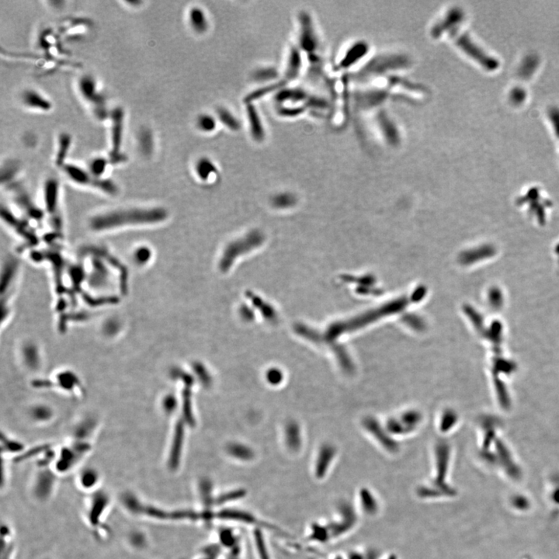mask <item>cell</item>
Masks as SVG:
<instances>
[{"label": "cell", "instance_id": "obj_1", "mask_svg": "<svg viewBox=\"0 0 559 559\" xmlns=\"http://www.w3.org/2000/svg\"><path fill=\"white\" fill-rule=\"evenodd\" d=\"M165 213L161 210L132 211L131 212L112 214L96 219L92 225L96 229L113 228L124 223H150L162 220Z\"/></svg>", "mask_w": 559, "mask_h": 559}, {"label": "cell", "instance_id": "obj_2", "mask_svg": "<svg viewBox=\"0 0 559 559\" xmlns=\"http://www.w3.org/2000/svg\"><path fill=\"white\" fill-rule=\"evenodd\" d=\"M264 241V236L260 232H254L247 236L245 239H242L238 241L234 242L231 245L227 247L225 252L223 254V259L221 260V268L223 271L229 269V267L233 264L235 259L238 258L242 253L253 249V248L259 246Z\"/></svg>", "mask_w": 559, "mask_h": 559}, {"label": "cell", "instance_id": "obj_3", "mask_svg": "<svg viewBox=\"0 0 559 559\" xmlns=\"http://www.w3.org/2000/svg\"><path fill=\"white\" fill-rule=\"evenodd\" d=\"M455 38L457 43L465 50L468 54L473 57L474 59L479 62L480 64L486 67L487 69L494 70L498 68L499 62L490 55H487L484 51H482L478 46L475 45L469 37L464 34L455 33Z\"/></svg>", "mask_w": 559, "mask_h": 559}, {"label": "cell", "instance_id": "obj_4", "mask_svg": "<svg viewBox=\"0 0 559 559\" xmlns=\"http://www.w3.org/2000/svg\"><path fill=\"white\" fill-rule=\"evenodd\" d=\"M124 113L120 108L114 110L112 117V144L113 157H117L120 153L123 134Z\"/></svg>", "mask_w": 559, "mask_h": 559}, {"label": "cell", "instance_id": "obj_5", "mask_svg": "<svg viewBox=\"0 0 559 559\" xmlns=\"http://www.w3.org/2000/svg\"><path fill=\"white\" fill-rule=\"evenodd\" d=\"M301 38H300V45L303 48L304 51H314L315 47H318V39L315 37L314 30H313L312 23L309 17L304 15L301 17Z\"/></svg>", "mask_w": 559, "mask_h": 559}, {"label": "cell", "instance_id": "obj_6", "mask_svg": "<svg viewBox=\"0 0 559 559\" xmlns=\"http://www.w3.org/2000/svg\"><path fill=\"white\" fill-rule=\"evenodd\" d=\"M23 104L27 108L42 112H48L51 109V104L43 95L33 89L25 91L22 96Z\"/></svg>", "mask_w": 559, "mask_h": 559}, {"label": "cell", "instance_id": "obj_7", "mask_svg": "<svg viewBox=\"0 0 559 559\" xmlns=\"http://www.w3.org/2000/svg\"><path fill=\"white\" fill-rule=\"evenodd\" d=\"M247 116L252 137L256 141H262L265 136V132L260 115L253 106L247 107Z\"/></svg>", "mask_w": 559, "mask_h": 559}, {"label": "cell", "instance_id": "obj_8", "mask_svg": "<svg viewBox=\"0 0 559 559\" xmlns=\"http://www.w3.org/2000/svg\"><path fill=\"white\" fill-rule=\"evenodd\" d=\"M189 21L193 30L198 34H203L208 28L205 13L201 8L194 7L190 10Z\"/></svg>", "mask_w": 559, "mask_h": 559}, {"label": "cell", "instance_id": "obj_9", "mask_svg": "<svg viewBox=\"0 0 559 559\" xmlns=\"http://www.w3.org/2000/svg\"><path fill=\"white\" fill-rule=\"evenodd\" d=\"M301 55L299 50L297 48H292L289 54L288 65H287L286 75L287 79H295L299 74L301 69Z\"/></svg>", "mask_w": 559, "mask_h": 559}, {"label": "cell", "instance_id": "obj_10", "mask_svg": "<svg viewBox=\"0 0 559 559\" xmlns=\"http://www.w3.org/2000/svg\"><path fill=\"white\" fill-rule=\"evenodd\" d=\"M79 90L84 98L92 102H99L98 93L96 92V85L94 79L91 76H84L79 80Z\"/></svg>", "mask_w": 559, "mask_h": 559}, {"label": "cell", "instance_id": "obj_11", "mask_svg": "<svg viewBox=\"0 0 559 559\" xmlns=\"http://www.w3.org/2000/svg\"><path fill=\"white\" fill-rule=\"evenodd\" d=\"M219 120L225 125L227 128L232 130H238L240 128V124L236 117L232 114L228 110L221 108L219 111Z\"/></svg>", "mask_w": 559, "mask_h": 559}, {"label": "cell", "instance_id": "obj_12", "mask_svg": "<svg viewBox=\"0 0 559 559\" xmlns=\"http://www.w3.org/2000/svg\"><path fill=\"white\" fill-rule=\"evenodd\" d=\"M71 145V137L68 134H62L59 137V152L57 153V162L62 163L66 158V154L68 153V149Z\"/></svg>", "mask_w": 559, "mask_h": 559}, {"label": "cell", "instance_id": "obj_13", "mask_svg": "<svg viewBox=\"0 0 559 559\" xmlns=\"http://www.w3.org/2000/svg\"><path fill=\"white\" fill-rule=\"evenodd\" d=\"M198 128L204 132H211L216 128V120L211 115H201L198 119Z\"/></svg>", "mask_w": 559, "mask_h": 559}, {"label": "cell", "instance_id": "obj_14", "mask_svg": "<svg viewBox=\"0 0 559 559\" xmlns=\"http://www.w3.org/2000/svg\"><path fill=\"white\" fill-rule=\"evenodd\" d=\"M197 170H198V175L201 176L202 178H208L211 176V174H215L216 170L215 167L213 165L212 162L207 160L206 158H203L198 162V166H197Z\"/></svg>", "mask_w": 559, "mask_h": 559}, {"label": "cell", "instance_id": "obj_15", "mask_svg": "<svg viewBox=\"0 0 559 559\" xmlns=\"http://www.w3.org/2000/svg\"><path fill=\"white\" fill-rule=\"evenodd\" d=\"M105 166V160H104L103 158H96L92 162L91 168H92V172L94 174H99V173L100 174L104 170Z\"/></svg>", "mask_w": 559, "mask_h": 559}, {"label": "cell", "instance_id": "obj_16", "mask_svg": "<svg viewBox=\"0 0 559 559\" xmlns=\"http://www.w3.org/2000/svg\"><path fill=\"white\" fill-rule=\"evenodd\" d=\"M274 70L272 69V68H268V69H263L262 71L261 70L259 71L258 73L256 75V77L258 78V79H264V80H266V79L274 78Z\"/></svg>", "mask_w": 559, "mask_h": 559}, {"label": "cell", "instance_id": "obj_17", "mask_svg": "<svg viewBox=\"0 0 559 559\" xmlns=\"http://www.w3.org/2000/svg\"><path fill=\"white\" fill-rule=\"evenodd\" d=\"M531 559V558H530V557H528V556H527V557L521 558V559Z\"/></svg>", "mask_w": 559, "mask_h": 559}]
</instances>
